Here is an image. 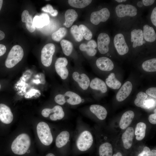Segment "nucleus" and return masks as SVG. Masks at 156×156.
<instances>
[{
	"label": "nucleus",
	"instance_id": "1",
	"mask_svg": "<svg viewBox=\"0 0 156 156\" xmlns=\"http://www.w3.org/2000/svg\"><path fill=\"white\" fill-rule=\"evenodd\" d=\"M30 144L31 140L29 136L23 133L19 135L13 141L11 148L14 154L22 155L27 152Z\"/></svg>",
	"mask_w": 156,
	"mask_h": 156
},
{
	"label": "nucleus",
	"instance_id": "2",
	"mask_svg": "<svg viewBox=\"0 0 156 156\" xmlns=\"http://www.w3.org/2000/svg\"><path fill=\"white\" fill-rule=\"evenodd\" d=\"M24 55V52L21 47L16 45L12 47L5 61L6 67L8 68L14 67L22 59Z\"/></svg>",
	"mask_w": 156,
	"mask_h": 156
},
{
	"label": "nucleus",
	"instance_id": "3",
	"mask_svg": "<svg viewBox=\"0 0 156 156\" xmlns=\"http://www.w3.org/2000/svg\"><path fill=\"white\" fill-rule=\"evenodd\" d=\"M36 130L38 137L41 143L46 146L51 144L53 138L48 125L44 122H40L37 125Z\"/></svg>",
	"mask_w": 156,
	"mask_h": 156
},
{
	"label": "nucleus",
	"instance_id": "4",
	"mask_svg": "<svg viewBox=\"0 0 156 156\" xmlns=\"http://www.w3.org/2000/svg\"><path fill=\"white\" fill-rule=\"evenodd\" d=\"M93 138L91 133L88 131L82 132L79 136L77 142L78 149L82 151L88 150L92 146Z\"/></svg>",
	"mask_w": 156,
	"mask_h": 156
},
{
	"label": "nucleus",
	"instance_id": "5",
	"mask_svg": "<svg viewBox=\"0 0 156 156\" xmlns=\"http://www.w3.org/2000/svg\"><path fill=\"white\" fill-rule=\"evenodd\" d=\"M55 49V45L52 43L46 44L42 48L41 51V60L44 66L49 67L51 65Z\"/></svg>",
	"mask_w": 156,
	"mask_h": 156
},
{
	"label": "nucleus",
	"instance_id": "6",
	"mask_svg": "<svg viewBox=\"0 0 156 156\" xmlns=\"http://www.w3.org/2000/svg\"><path fill=\"white\" fill-rule=\"evenodd\" d=\"M54 113L51 115L50 119L53 121L61 120L64 116V113L62 107L60 105H56L53 108H45L42 111V115L44 117H47L52 113Z\"/></svg>",
	"mask_w": 156,
	"mask_h": 156
},
{
	"label": "nucleus",
	"instance_id": "7",
	"mask_svg": "<svg viewBox=\"0 0 156 156\" xmlns=\"http://www.w3.org/2000/svg\"><path fill=\"white\" fill-rule=\"evenodd\" d=\"M116 12L119 17L126 16H134L137 14V9L134 6L129 4H120L116 8Z\"/></svg>",
	"mask_w": 156,
	"mask_h": 156
},
{
	"label": "nucleus",
	"instance_id": "8",
	"mask_svg": "<svg viewBox=\"0 0 156 156\" xmlns=\"http://www.w3.org/2000/svg\"><path fill=\"white\" fill-rule=\"evenodd\" d=\"M110 16V12L107 8H103L101 10L92 12L91 15L90 20L93 24L97 25L100 22L107 21Z\"/></svg>",
	"mask_w": 156,
	"mask_h": 156
},
{
	"label": "nucleus",
	"instance_id": "9",
	"mask_svg": "<svg viewBox=\"0 0 156 156\" xmlns=\"http://www.w3.org/2000/svg\"><path fill=\"white\" fill-rule=\"evenodd\" d=\"M114 43L118 53L120 55H124L128 52L129 48L122 34H118L115 36Z\"/></svg>",
	"mask_w": 156,
	"mask_h": 156
},
{
	"label": "nucleus",
	"instance_id": "10",
	"mask_svg": "<svg viewBox=\"0 0 156 156\" xmlns=\"http://www.w3.org/2000/svg\"><path fill=\"white\" fill-rule=\"evenodd\" d=\"M68 63L67 59L64 57L58 58L55 63L56 71L63 79H66L68 76V71L66 67Z\"/></svg>",
	"mask_w": 156,
	"mask_h": 156
},
{
	"label": "nucleus",
	"instance_id": "11",
	"mask_svg": "<svg viewBox=\"0 0 156 156\" xmlns=\"http://www.w3.org/2000/svg\"><path fill=\"white\" fill-rule=\"evenodd\" d=\"M110 42V37L107 34L102 33L99 35L97 38V46L101 53L104 54L108 52Z\"/></svg>",
	"mask_w": 156,
	"mask_h": 156
},
{
	"label": "nucleus",
	"instance_id": "12",
	"mask_svg": "<svg viewBox=\"0 0 156 156\" xmlns=\"http://www.w3.org/2000/svg\"><path fill=\"white\" fill-rule=\"evenodd\" d=\"M13 119V115L10 107L4 104H0V120L3 123L9 124Z\"/></svg>",
	"mask_w": 156,
	"mask_h": 156
},
{
	"label": "nucleus",
	"instance_id": "13",
	"mask_svg": "<svg viewBox=\"0 0 156 156\" xmlns=\"http://www.w3.org/2000/svg\"><path fill=\"white\" fill-rule=\"evenodd\" d=\"M134 136L133 128L132 127H128L122 136L123 146L125 149H129L132 146Z\"/></svg>",
	"mask_w": 156,
	"mask_h": 156
},
{
	"label": "nucleus",
	"instance_id": "14",
	"mask_svg": "<svg viewBox=\"0 0 156 156\" xmlns=\"http://www.w3.org/2000/svg\"><path fill=\"white\" fill-rule=\"evenodd\" d=\"M132 89V85L131 82H125L118 92L116 99L117 100L121 102L124 100L130 94Z\"/></svg>",
	"mask_w": 156,
	"mask_h": 156
},
{
	"label": "nucleus",
	"instance_id": "15",
	"mask_svg": "<svg viewBox=\"0 0 156 156\" xmlns=\"http://www.w3.org/2000/svg\"><path fill=\"white\" fill-rule=\"evenodd\" d=\"M72 77L82 89H87L90 82V79L87 75L84 73L80 74L77 72H75L73 74Z\"/></svg>",
	"mask_w": 156,
	"mask_h": 156
},
{
	"label": "nucleus",
	"instance_id": "16",
	"mask_svg": "<svg viewBox=\"0 0 156 156\" xmlns=\"http://www.w3.org/2000/svg\"><path fill=\"white\" fill-rule=\"evenodd\" d=\"M97 67L100 70L104 71H109L114 68V65L112 61L109 58L105 57H101L96 60Z\"/></svg>",
	"mask_w": 156,
	"mask_h": 156
},
{
	"label": "nucleus",
	"instance_id": "17",
	"mask_svg": "<svg viewBox=\"0 0 156 156\" xmlns=\"http://www.w3.org/2000/svg\"><path fill=\"white\" fill-rule=\"evenodd\" d=\"M134 112L131 110L127 111L122 115L119 122V126L122 129L127 128L130 125L134 118Z\"/></svg>",
	"mask_w": 156,
	"mask_h": 156
},
{
	"label": "nucleus",
	"instance_id": "18",
	"mask_svg": "<svg viewBox=\"0 0 156 156\" xmlns=\"http://www.w3.org/2000/svg\"><path fill=\"white\" fill-rule=\"evenodd\" d=\"M131 41L133 42V48L143 45L144 39L142 30L134 29L131 31Z\"/></svg>",
	"mask_w": 156,
	"mask_h": 156
},
{
	"label": "nucleus",
	"instance_id": "19",
	"mask_svg": "<svg viewBox=\"0 0 156 156\" xmlns=\"http://www.w3.org/2000/svg\"><path fill=\"white\" fill-rule=\"evenodd\" d=\"M90 109L91 112L100 120L105 119L107 116V111L102 106L96 104L92 105L90 106Z\"/></svg>",
	"mask_w": 156,
	"mask_h": 156
},
{
	"label": "nucleus",
	"instance_id": "20",
	"mask_svg": "<svg viewBox=\"0 0 156 156\" xmlns=\"http://www.w3.org/2000/svg\"><path fill=\"white\" fill-rule=\"evenodd\" d=\"M21 20L23 22L25 23L26 28L30 32L32 33L35 30V27L32 17L27 10H24L22 13Z\"/></svg>",
	"mask_w": 156,
	"mask_h": 156
},
{
	"label": "nucleus",
	"instance_id": "21",
	"mask_svg": "<svg viewBox=\"0 0 156 156\" xmlns=\"http://www.w3.org/2000/svg\"><path fill=\"white\" fill-rule=\"evenodd\" d=\"M65 102L72 105L79 104L81 103L82 99L77 94L72 91L66 92L64 94Z\"/></svg>",
	"mask_w": 156,
	"mask_h": 156
},
{
	"label": "nucleus",
	"instance_id": "22",
	"mask_svg": "<svg viewBox=\"0 0 156 156\" xmlns=\"http://www.w3.org/2000/svg\"><path fill=\"white\" fill-rule=\"evenodd\" d=\"M142 31L143 38L146 41L153 42L155 40L156 34L152 27L148 25H145L143 27Z\"/></svg>",
	"mask_w": 156,
	"mask_h": 156
},
{
	"label": "nucleus",
	"instance_id": "23",
	"mask_svg": "<svg viewBox=\"0 0 156 156\" xmlns=\"http://www.w3.org/2000/svg\"><path fill=\"white\" fill-rule=\"evenodd\" d=\"M33 22L35 27H42L49 24V18L47 14L42 13L40 16H36L34 18Z\"/></svg>",
	"mask_w": 156,
	"mask_h": 156
},
{
	"label": "nucleus",
	"instance_id": "24",
	"mask_svg": "<svg viewBox=\"0 0 156 156\" xmlns=\"http://www.w3.org/2000/svg\"><path fill=\"white\" fill-rule=\"evenodd\" d=\"M78 17L77 12L73 9H69L65 12V21L64 24L66 27L69 28L71 26Z\"/></svg>",
	"mask_w": 156,
	"mask_h": 156
},
{
	"label": "nucleus",
	"instance_id": "25",
	"mask_svg": "<svg viewBox=\"0 0 156 156\" xmlns=\"http://www.w3.org/2000/svg\"><path fill=\"white\" fill-rule=\"evenodd\" d=\"M90 86L92 89L100 90L102 93H105L107 91L105 83L102 80L98 78L92 79L90 83Z\"/></svg>",
	"mask_w": 156,
	"mask_h": 156
},
{
	"label": "nucleus",
	"instance_id": "26",
	"mask_svg": "<svg viewBox=\"0 0 156 156\" xmlns=\"http://www.w3.org/2000/svg\"><path fill=\"white\" fill-rule=\"evenodd\" d=\"M70 133L67 131L61 132L57 136L55 141L56 146L58 148H61L65 146L68 141Z\"/></svg>",
	"mask_w": 156,
	"mask_h": 156
},
{
	"label": "nucleus",
	"instance_id": "27",
	"mask_svg": "<svg viewBox=\"0 0 156 156\" xmlns=\"http://www.w3.org/2000/svg\"><path fill=\"white\" fill-rule=\"evenodd\" d=\"M146 128V125L144 122H139L137 124L134 134L137 140L141 141L144 138L145 135Z\"/></svg>",
	"mask_w": 156,
	"mask_h": 156
},
{
	"label": "nucleus",
	"instance_id": "28",
	"mask_svg": "<svg viewBox=\"0 0 156 156\" xmlns=\"http://www.w3.org/2000/svg\"><path fill=\"white\" fill-rule=\"evenodd\" d=\"M105 82L107 86L113 89H118L120 87L121 83L116 78L115 74L111 73L106 79Z\"/></svg>",
	"mask_w": 156,
	"mask_h": 156
},
{
	"label": "nucleus",
	"instance_id": "29",
	"mask_svg": "<svg viewBox=\"0 0 156 156\" xmlns=\"http://www.w3.org/2000/svg\"><path fill=\"white\" fill-rule=\"evenodd\" d=\"M99 156H112L113 148L111 144L106 142L102 144L99 148Z\"/></svg>",
	"mask_w": 156,
	"mask_h": 156
},
{
	"label": "nucleus",
	"instance_id": "30",
	"mask_svg": "<svg viewBox=\"0 0 156 156\" xmlns=\"http://www.w3.org/2000/svg\"><path fill=\"white\" fill-rule=\"evenodd\" d=\"M143 70L148 72L156 71V59L154 58L144 61L142 64Z\"/></svg>",
	"mask_w": 156,
	"mask_h": 156
},
{
	"label": "nucleus",
	"instance_id": "31",
	"mask_svg": "<svg viewBox=\"0 0 156 156\" xmlns=\"http://www.w3.org/2000/svg\"><path fill=\"white\" fill-rule=\"evenodd\" d=\"M60 44L64 53L67 56L70 55L73 49L72 43L68 40L64 39L61 41Z\"/></svg>",
	"mask_w": 156,
	"mask_h": 156
},
{
	"label": "nucleus",
	"instance_id": "32",
	"mask_svg": "<svg viewBox=\"0 0 156 156\" xmlns=\"http://www.w3.org/2000/svg\"><path fill=\"white\" fill-rule=\"evenodd\" d=\"M92 1L91 0H69L68 2L69 5L73 7L82 8L89 5Z\"/></svg>",
	"mask_w": 156,
	"mask_h": 156
},
{
	"label": "nucleus",
	"instance_id": "33",
	"mask_svg": "<svg viewBox=\"0 0 156 156\" xmlns=\"http://www.w3.org/2000/svg\"><path fill=\"white\" fill-rule=\"evenodd\" d=\"M67 29L65 27H61L53 33L51 37L52 39L56 42H59L66 35Z\"/></svg>",
	"mask_w": 156,
	"mask_h": 156
},
{
	"label": "nucleus",
	"instance_id": "34",
	"mask_svg": "<svg viewBox=\"0 0 156 156\" xmlns=\"http://www.w3.org/2000/svg\"><path fill=\"white\" fill-rule=\"evenodd\" d=\"M70 32L74 38L77 42H80L83 39V36L77 25H73L71 28Z\"/></svg>",
	"mask_w": 156,
	"mask_h": 156
},
{
	"label": "nucleus",
	"instance_id": "35",
	"mask_svg": "<svg viewBox=\"0 0 156 156\" xmlns=\"http://www.w3.org/2000/svg\"><path fill=\"white\" fill-rule=\"evenodd\" d=\"M148 97V95L143 92H139L136 95V98L134 101L135 104L137 106L142 108L144 101Z\"/></svg>",
	"mask_w": 156,
	"mask_h": 156
},
{
	"label": "nucleus",
	"instance_id": "36",
	"mask_svg": "<svg viewBox=\"0 0 156 156\" xmlns=\"http://www.w3.org/2000/svg\"><path fill=\"white\" fill-rule=\"evenodd\" d=\"M80 32L84 38L87 40H90L92 38V34L91 31L86 26L82 24L79 26Z\"/></svg>",
	"mask_w": 156,
	"mask_h": 156
},
{
	"label": "nucleus",
	"instance_id": "37",
	"mask_svg": "<svg viewBox=\"0 0 156 156\" xmlns=\"http://www.w3.org/2000/svg\"><path fill=\"white\" fill-rule=\"evenodd\" d=\"M80 50L82 51H86L87 54L90 56H94L96 53L97 51L84 43L81 44L79 47Z\"/></svg>",
	"mask_w": 156,
	"mask_h": 156
},
{
	"label": "nucleus",
	"instance_id": "38",
	"mask_svg": "<svg viewBox=\"0 0 156 156\" xmlns=\"http://www.w3.org/2000/svg\"><path fill=\"white\" fill-rule=\"evenodd\" d=\"M156 105V100L151 98L147 97L143 102L142 108L150 109L154 108Z\"/></svg>",
	"mask_w": 156,
	"mask_h": 156
},
{
	"label": "nucleus",
	"instance_id": "39",
	"mask_svg": "<svg viewBox=\"0 0 156 156\" xmlns=\"http://www.w3.org/2000/svg\"><path fill=\"white\" fill-rule=\"evenodd\" d=\"M41 10L44 12L49 13L52 16H56L58 14L57 11L56 10H54L52 6L49 4L42 8Z\"/></svg>",
	"mask_w": 156,
	"mask_h": 156
},
{
	"label": "nucleus",
	"instance_id": "40",
	"mask_svg": "<svg viewBox=\"0 0 156 156\" xmlns=\"http://www.w3.org/2000/svg\"><path fill=\"white\" fill-rule=\"evenodd\" d=\"M54 100L57 103L60 105H63L66 103L64 94H57L55 97Z\"/></svg>",
	"mask_w": 156,
	"mask_h": 156
},
{
	"label": "nucleus",
	"instance_id": "41",
	"mask_svg": "<svg viewBox=\"0 0 156 156\" xmlns=\"http://www.w3.org/2000/svg\"><path fill=\"white\" fill-rule=\"evenodd\" d=\"M146 93L147 94L153 97L156 99V88H150L146 91Z\"/></svg>",
	"mask_w": 156,
	"mask_h": 156
},
{
	"label": "nucleus",
	"instance_id": "42",
	"mask_svg": "<svg viewBox=\"0 0 156 156\" xmlns=\"http://www.w3.org/2000/svg\"><path fill=\"white\" fill-rule=\"evenodd\" d=\"M138 156H151L150 149L148 147L145 146L143 151L138 154Z\"/></svg>",
	"mask_w": 156,
	"mask_h": 156
},
{
	"label": "nucleus",
	"instance_id": "43",
	"mask_svg": "<svg viewBox=\"0 0 156 156\" xmlns=\"http://www.w3.org/2000/svg\"><path fill=\"white\" fill-rule=\"evenodd\" d=\"M151 19L153 24L156 26V7L153 10L151 16Z\"/></svg>",
	"mask_w": 156,
	"mask_h": 156
},
{
	"label": "nucleus",
	"instance_id": "44",
	"mask_svg": "<svg viewBox=\"0 0 156 156\" xmlns=\"http://www.w3.org/2000/svg\"><path fill=\"white\" fill-rule=\"evenodd\" d=\"M148 120L150 123L152 124H156V114H150L148 116Z\"/></svg>",
	"mask_w": 156,
	"mask_h": 156
},
{
	"label": "nucleus",
	"instance_id": "45",
	"mask_svg": "<svg viewBox=\"0 0 156 156\" xmlns=\"http://www.w3.org/2000/svg\"><path fill=\"white\" fill-rule=\"evenodd\" d=\"M87 44L94 49H95L97 47V44L96 42L93 40H89Z\"/></svg>",
	"mask_w": 156,
	"mask_h": 156
},
{
	"label": "nucleus",
	"instance_id": "46",
	"mask_svg": "<svg viewBox=\"0 0 156 156\" xmlns=\"http://www.w3.org/2000/svg\"><path fill=\"white\" fill-rule=\"evenodd\" d=\"M155 1L154 0H142V2L143 5L147 6L153 4Z\"/></svg>",
	"mask_w": 156,
	"mask_h": 156
},
{
	"label": "nucleus",
	"instance_id": "47",
	"mask_svg": "<svg viewBox=\"0 0 156 156\" xmlns=\"http://www.w3.org/2000/svg\"><path fill=\"white\" fill-rule=\"evenodd\" d=\"M6 47L3 44H0V56L4 55L6 52Z\"/></svg>",
	"mask_w": 156,
	"mask_h": 156
},
{
	"label": "nucleus",
	"instance_id": "48",
	"mask_svg": "<svg viewBox=\"0 0 156 156\" xmlns=\"http://www.w3.org/2000/svg\"><path fill=\"white\" fill-rule=\"evenodd\" d=\"M5 34L2 31L0 30V40L3 39L5 37Z\"/></svg>",
	"mask_w": 156,
	"mask_h": 156
},
{
	"label": "nucleus",
	"instance_id": "49",
	"mask_svg": "<svg viewBox=\"0 0 156 156\" xmlns=\"http://www.w3.org/2000/svg\"><path fill=\"white\" fill-rule=\"evenodd\" d=\"M151 156H156V150H152L151 151Z\"/></svg>",
	"mask_w": 156,
	"mask_h": 156
},
{
	"label": "nucleus",
	"instance_id": "50",
	"mask_svg": "<svg viewBox=\"0 0 156 156\" xmlns=\"http://www.w3.org/2000/svg\"><path fill=\"white\" fill-rule=\"evenodd\" d=\"M137 6L139 7H141L143 5L142 2L141 1H138L137 3Z\"/></svg>",
	"mask_w": 156,
	"mask_h": 156
},
{
	"label": "nucleus",
	"instance_id": "51",
	"mask_svg": "<svg viewBox=\"0 0 156 156\" xmlns=\"http://www.w3.org/2000/svg\"><path fill=\"white\" fill-rule=\"evenodd\" d=\"M112 156H122V154L120 152H118L116 154H114Z\"/></svg>",
	"mask_w": 156,
	"mask_h": 156
},
{
	"label": "nucleus",
	"instance_id": "52",
	"mask_svg": "<svg viewBox=\"0 0 156 156\" xmlns=\"http://www.w3.org/2000/svg\"><path fill=\"white\" fill-rule=\"evenodd\" d=\"M3 1L2 0H0V11L1 8L3 5Z\"/></svg>",
	"mask_w": 156,
	"mask_h": 156
},
{
	"label": "nucleus",
	"instance_id": "53",
	"mask_svg": "<svg viewBox=\"0 0 156 156\" xmlns=\"http://www.w3.org/2000/svg\"><path fill=\"white\" fill-rule=\"evenodd\" d=\"M46 156H55L52 153H49L47 154Z\"/></svg>",
	"mask_w": 156,
	"mask_h": 156
},
{
	"label": "nucleus",
	"instance_id": "54",
	"mask_svg": "<svg viewBox=\"0 0 156 156\" xmlns=\"http://www.w3.org/2000/svg\"><path fill=\"white\" fill-rule=\"evenodd\" d=\"M116 1L119 3L122 2V1H125L126 0H116Z\"/></svg>",
	"mask_w": 156,
	"mask_h": 156
},
{
	"label": "nucleus",
	"instance_id": "55",
	"mask_svg": "<svg viewBox=\"0 0 156 156\" xmlns=\"http://www.w3.org/2000/svg\"><path fill=\"white\" fill-rule=\"evenodd\" d=\"M156 109H155L154 111V113L155 114H156Z\"/></svg>",
	"mask_w": 156,
	"mask_h": 156
},
{
	"label": "nucleus",
	"instance_id": "56",
	"mask_svg": "<svg viewBox=\"0 0 156 156\" xmlns=\"http://www.w3.org/2000/svg\"><path fill=\"white\" fill-rule=\"evenodd\" d=\"M30 152V151L29 150H27V153H29Z\"/></svg>",
	"mask_w": 156,
	"mask_h": 156
},
{
	"label": "nucleus",
	"instance_id": "57",
	"mask_svg": "<svg viewBox=\"0 0 156 156\" xmlns=\"http://www.w3.org/2000/svg\"><path fill=\"white\" fill-rule=\"evenodd\" d=\"M143 44H145L146 43V41L145 40L143 41Z\"/></svg>",
	"mask_w": 156,
	"mask_h": 156
},
{
	"label": "nucleus",
	"instance_id": "58",
	"mask_svg": "<svg viewBox=\"0 0 156 156\" xmlns=\"http://www.w3.org/2000/svg\"><path fill=\"white\" fill-rule=\"evenodd\" d=\"M1 86L0 84V88H1Z\"/></svg>",
	"mask_w": 156,
	"mask_h": 156
}]
</instances>
